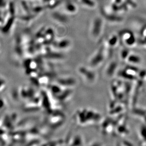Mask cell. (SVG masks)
<instances>
[{
	"instance_id": "obj_3",
	"label": "cell",
	"mask_w": 146,
	"mask_h": 146,
	"mask_svg": "<svg viewBox=\"0 0 146 146\" xmlns=\"http://www.w3.org/2000/svg\"><path fill=\"white\" fill-rule=\"evenodd\" d=\"M116 64L115 63H111L109 65L108 68H107V70H106V74L107 75H108L109 76H111V75L112 76V74H114V70H116V68H114L112 69V68H113V66Z\"/></svg>"
},
{
	"instance_id": "obj_1",
	"label": "cell",
	"mask_w": 146,
	"mask_h": 146,
	"mask_svg": "<svg viewBox=\"0 0 146 146\" xmlns=\"http://www.w3.org/2000/svg\"><path fill=\"white\" fill-rule=\"evenodd\" d=\"M102 27V23L101 22L99 23H94V25L92 26V35H94V36H97L99 35V34L101 32Z\"/></svg>"
},
{
	"instance_id": "obj_2",
	"label": "cell",
	"mask_w": 146,
	"mask_h": 146,
	"mask_svg": "<svg viewBox=\"0 0 146 146\" xmlns=\"http://www.w3.org/2000/svg\"><path fill=\"white\" fill-rule=\"evenodd\" d=\"M118 37L116 36H112L108 40L109 44L111 46H116L118 41Z\"/></svg>"
}]
</instances>
